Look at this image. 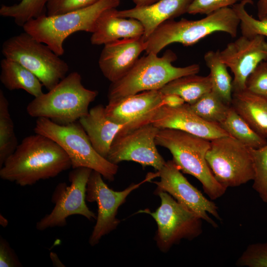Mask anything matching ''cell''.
<instances>
[{
    "label": "cell",
    "mask_w": 267,
    "mask_h": 267,
    "mask_svg": "<svg viewBox=\"0 0 267 267\" xmlns=\"http://www.w3.org/2000/svg\"><path fill=\"white\" fill-rule=\"evenodd\" d=\"M239 20L232 7H225L206 15L202 19H181L166 21L160 24L145 41L146 52L158 54L173 43L190 46L215 32L227 33L232 37L237 34Z\"/></svg>",
    "instance_id": "obj_3"
},
{
    "label": "cell",
    "mask_w": 267,
    "mask_h": 267,
    "mask_svg": "<svg viewBox=\"0 0 267 267\" xmlns=\"http://www.w3.org/2000/svg\"><path fill=\"white\" fill-rule=\"evenodd\" d=\"M159 130L151 123L122 129L114 138L107 159L117 165L123 161H130L159 171L166 161L156 147L155 137Z\"/></svg>",
    "instance_id": "obj_12"
},
{
    "label": "cell",
    "mask_w": 267,
    "mask_h": 267,
    "mask_svg": "<svg viewBox=\"0 0 267 267\" xmlns=\"http://www.w3.org/2000/svg\"><path fill=\"white\" fill-rule=\"evenodd\" d=\"M155 142L170 151L172 160L180 171L201 183L211 199H217L224 194L226 188L216 179L206 159L210 140L178 130L160 129Z\"/></svg>",
    "instance_id": "obj_5"
},
{
    "label": "cell",
    "mask_w": 267,
    "mask_h": 267,
    "mask_svg": "<svg viewBox=\"0 0 267 267\" xmlns=\"http://www.w3.org/2000/svg\"><path fill=\"white\" fill-rule=\"evenodd\" d=\"M99 0H49L46 5V15L63 14L91 5Z\"/></svg>",
    "instance_id": "obj_34"
},
{
    "label": "cell",
    "mask_w": 267,
    "mask_h": 267,
    "mask_svg": "<svg viewBox=\"0 0 267 267\" xmlns=\"http://www.w3.org/2000/svg\"><path fill=\"white\" fill-rule=\"evenodd\" d=\"M34 131L56 142L69 157L73 169L84 167L113 181L118 166L100 155L92 146L79 122L60 125L45 118H37Z\"/></svg>",
    "instance_id": "obj_7"
},
{
    "label": "cell",
    "mask_w": 267,
    "mask_h": 267,
    "mask_svg": "<svg viewBox=\"0 0 267 267\" xmlns=\"http://www.w3.org/2000/svg\"><path fill=\"white\" fill-rule=\"evenodd\" d=\"M253 3V0H243L231 6L239 18L241 34L248 37L256 35L267 37V20L256 19L245 8L247 4Z\"/></svg>",
    "instance_id": "obj_30"
},
{
    "label": "cell",
    "mask_w": 267,
    "mask_h": 267,
    "mask_svg": "<svg viewBox=\"0 0 267 267\" xmlns=\"http://www.w3.org/2000/svg\"><path fill=\"white\" fill-rule=\"evenodd\" d=\"M117 10L108 8L99 15L90 37L92 44L105 45L120 39L143 37L142 24L135 19L117 15Z\"/></svg>",
    "instance_id": "obj_20"
},
{
    "label": "cell",
    "mask_w": 267,
    "mask_h": 267,
    "mask_svg": "<svg viewBox=\"0 0 267 267\" xmlns=\"http://www.w3.org/2000/svg\"><path fill=\"white\" fill-rule=\"evenodd\" d=\"M164 95L165 105L169 107H178L185 103L183 98L177 94H168Z\"/></svg>",
    "instance_id": "obj_37"
},
{
    "label": "cell",
    "mask_w": 267,
    "mask_h": 267,
    "mask_svg": "<svg viewBox=\"0 0 267 267\" xmlns=\"http://www.w3.org/2000/svg\"><path fill=\"white\" fill-rule=\"evenodd\" d=\"M156 177H159L158 172L148 175L143 181L132 184L123 191H116L108 186L99 173L92 170L86 189L87 201L95 202L97 205L96 222L89 239L91 246L97 244L103 236L117 227L120 223L116 218L118 209L130 193L144 182L150 181Z\"/></svg>",
    "instance_id": "obj_13"
},
{
    "label": "cell",
    "mask_w": 267,
    "mask_h": 267,
    "mask_svg": "<svg viewBox=\"0 0 267 267\" xmlns=\"http://www.w3.org/2000/svg\"><path fill=\"white\" fill-rule=\"evenodd\" d=\"M220 126L231 136L248 147L258 148L267 143V138L254 131L231 106Z\"/></svg>",
    "instance_id": "obj_26"
},
{
    "label": "cell",
    "mask_w": 267,
    "mask_h": 267,
    "mask_svg": "<svg viewBox=\"0 0 267 267\" xmlns=\"http://www.w3.org/2000/svg\"><path fill=\"white\" fill-rule=\"evenodd\" d=\"M177 59L176 54L167 50L161 56L147 53L137 60L131 70L117 82L111 83L108 89V101L140 92L159 90L170 82L179 77L197 74L200 66L193 64L176 67L173 62Z\"/></svg>",
    "instance_id": "obj_4"
},
{
    "label": "cell",
    "mask_w": 267,
    "mask_h": 267,
    "mask_svg": "<svg viewBox=\"0 0 267 267\" xmlns=\"http://www.w3.org/2000/svg\"><path fill=\"white\" fill-rule=\"evenodd\" d=\"M72 167L70 160L54 141L35 134L25 137L0 168L2 179L21 186L53 178Z\"/></svg>",
    "instance_id": "obj_1"
},
{
    "label": "cell",
    "mask_w": 267,
    "mask_h": 267,
    "mask_svg": "<svg viewBox=\"0 0 267 267\" xmlns=\"http://www.w3.org/2000/svg\"><path fill=\"white\" fill-rule=\"evenodd\" d=\"M158 172L160 180L153 181L157 186V191L168 193L200 219L214 227L218 226L208 215L210 214L218 220H222L216 205L187 180L173 160L166 162Z\"/></svg>",
    "instance_id": "obj_14"
},
{
    "label": "cell",
    "mask_w": 267,
    "mask_h": 267,
    "mask_svg": "<svg viewBox=\"0 0 267 267\" xmlns=\"http://www.w3.org/2000/svg\"><path fill=\"white\" fill-rule=\"evenodd\" d=\"M163 94H175L180 96L185 103L192 104L212 90L209 75L191 74L176 79L159 89Z\"/></svg>",
    "instance_id": "obj_24"
},
{
    "label": "cell",
    "mask_w": 267,
    "mask_h": 267,
    "mask_svg": "<svg viewBox=\"0 0 267 267\" xmlns=\"http://www.w3.org/2000/svg\"><path fill=\"white\" fill-rule=\"evenodd\" d=\"M147 44L143 37L118 40L104 45L98 65L111 83L118 81L133 67Z\"/></svg>",
    "instance_id": "obj_18"
},
{
    "label": "cell",
    "mask_w": 267,
    "mask_h": 267,
    "mask_svg": "<svg viewBox=\"0 0 267 267\" xmlns=\"http://www.w3.org/2000/svg\"><path fill=\"white\" fill-rule=\"evenodd\" d=\"M50 259L53 266L54 267H65L64 265L60 261L57 255L55 253L51 252L50 254Z\"/></svg>",
    "instance_id": "obj_40"
},
{
    "label": "cell",
    "mask_w": 267,
    "mask_h": 267,
    "mask_svg": "<svg viewBox=\"0 0 267 267\" xmlns=\"http://www.w3.org/2000/svg\"><path fill=\"white\" fill-rule=\"evenodd\" d=\"M150 123L159 129L178 130L209 140L230 135L220 125L200 118L187 103L175 107L161 106L151 118Z\"/></svg>",
    "instance_id": "obj_17"
},
{
    "label": "cell",
    "mask_w": 267,
    "mask_h": 267,
    "mask_svg": "<svg viewBox=\"0 0 267 267\" xmlns=\"http://www.w3.org/2000/svg\"><path fill=\"white\" fill-rule=\"evenodd\" d=\"M18 0V1H21L22 0Z\"/></svg>",
    "instance_id": "obj_42"
},
{
    "label": "cell",
    "mask_w": 267,
    "mask_h": 267,
    "mask_svg": "<svg viewBox=\"0 0 267 267\" xmlns=\"http://www.w3.org/2000/svg\"><path fill=\"white\" fill-rule=\"evenodd\" d=\"M136 7H144L151 5L159 0H132Z\"/></svg>",
    "instance_id": "obj_39"
},
{
    "label": "cell",
    "mask_w": 267,
    "mask_h": 267,
    "mask_svg": "<svg viewBox=\"0 0 267 267\" xmlns=\"http://www.w3.org/2000/svg\"><path fill=\"white\" fill-rule=\"evenodd\" d=\"M243 0H193L189 6L187 13L205 14L219 9L229 7Z\"/></svg>",
    "instance_id": "obj_35"
},
{
    "label": "cell",
    "mask_w": 267,
    "mask_h": 267,
    "mask_svg": "<svg viewBox=\"0 0 267 267\" xmlns=\"http://www.w3.org/2000/svg\"><path fill=\"white\" fill-rule=\"evenodd\" d=\"M190 106L204 120L219 125L224 120L231 107L212 90Z\"/></svg>",
    "instance_id": "obj_28"
},
{
    "label": "cell",
    "mask_w": 267,
    "mask_h": 267,
    "mask_svg": "<svg viewBox=\"0 0 267 267\" xmlns=\"http://www.w3.org/2000/svg\"><path fill=\"white\" fill-rule=\"evenodd\" d=\"M92 171L84 167L73 169L69 174L70 185L61 182L56 186L51 198L54 207L37 222V230L64 226L67 218L74 215L83 216L89 220L96 219L95 213L86 203L87 185Z\"/></svg>",
    "instance_id": "obj_11"
},
{
    "label": "cell",
    "mask_w": 267,
    "mask_h": 267,
    "mask_svg": "<svg viewBox=\"0 0 267 267\" xmlns=\"http://www.w3.org/2000/svg\"><path fill=\"white\" fill-rule=\"evenodd\" d=\"M257 10L259 19L267 20V0H258Z\"/></svg>",
    "instance_id": "obj_38"
},
{
    "label": "cell",
    "mask_w": 267,
    "mask_h": 267,
    "mask_svg": "<svg viewBox=\"0 0 267 267\" xmlns=\"http://www.w3.org/2000/svg\"><path fill=\"white\" fill-rule=\"evenodd\" d=\"M1 53L32 72L48 90L66 76L69 69L48 46L24 31L3 42Z\"/></svg>",
    "instance_id": "obj_8"
},
{
    "label": "cell",
    "mask_w": 267,
    "mask_h": 267,
    "mask_svg": "<svg viewBox=\"0 0 267 267\" xmlns=\"http://www.w3.org/2000/svg\"><path fill=\"white\" fill-rule=\"evenodd\" d=\"M161 205L155 212L148 209L138 212L150 215L158 230L156 241L160 249L166 251L181 239H192L202 233V219L178 203L168 193L157 191Z\"/></svg>",
    "instance_id": "obj_10"
},
{
    "label": "cell",
    "mask_w": 267,
    "mask_h": 267,
    "mask_svg": "<svg viewBox=\"0 0 267 267\" xmlns=\"http://www.w3.org/2000/svg\"><path fill=\"white\" fill-rule=\"evenodd\" d=\"M206 159L216 179L226 189L254 179L250 148L230 135L210 140Z\"/></svg>",
    "instance_id": "obj_9"
},
{
    "label": "cell",
    "mask_w": 267,
    "mask_h": 267,
    "mask_svg": "<svg viewBox=\"0 0 267 267\" xmlns=\"http://www.w3.org/2000/svg\"><path fill=\"white\" fill-rule=\"evenodd\" d=\"M97 95V91L84 86L78 72H72L47 92L34 97L27 105L26 111L32 117L45 118L67 125L87 114L89 104Z\"/></svg>",
    "instance_id": "obj_2"
},
{
    "label": "cell",
    "mask_w": 267,
    "mask_h": 267,
    "mask_svg": "<svg viewBox=\"0 0 267 267\" xmlns=\"http://www.w3.org/2000/svg\"><path fill=\"white\" fill-rule=\"evenodd\" d=\"M193 0H159L144 7L117 10V15L138 20L144 28L143 38L146 41L163 22L174 19L186 13Z\"/></svg>",
    "instance_id": "obj_19"
},
{
    "label": "cell",
    "mask_w": 267,
    "mask_h": 267,
    "mask_svg": "<svg viewBox=\"0 0 267 267\" xmlns=\"http://www.w3.org/2000/svg\"><path fill=\"white\" fill-rule=\"evenodd\" d=\"M220 50H209L204 56L205 62L210 70L209 74L212 91L216 93L225 103L231 105L232 95V80L227 67L222 61Z\"/></svg>",
    "instance_id": "obj_25"
},
{
    "label": "cell",
    "mask_w": 267,
    "mask_h": 267,
    "mask_svg": "<svg viewBox=\"0 0 267 267\" xmlns=\"http://www.w3.org/2000/svg\"><path fill=\"white\" fill-rule=\"evenodd\" d=\"M18 140L9 111V102L0 89V168L17 147Z\"/></svg>",
    "instance_id": "obj_27"
},
{
    "label": "cell",
    "mask_w": 267,
    "mask_h": 267,
    "mask_svg": "<svg viewBox=\"0 0 267 267\" xmlns=\"http://www.w3.org/2000/svg\"><path fill=\"white\" fill-rule=\"evenodd\" d=\"M262 35H241L220 52L222 61L233 74L232 91L245 89L250 74L262 61L267 60V41Z\"/></svg>",
    "instance_id": "obj_15"
},
{
    "label": "cell",
    "mask_w": 267,
    "mask_h": 267,
    "mask_svg": "<svg viewBox=\"0 0 267 267\" xmlns=\"http://www.w3.org/2000/svg\"><path fill=\"white\" fill-rule=\"evenodd\" d=\"M254 171L253 188L267 203V143L258 148H250Z\"/></svg>",
    "instance_id": "obj_31"
},
{
    "label": "cell",
    "mask_w": 267,
    "mask_h": 267,
    "mask_svg": "<svg viewBox=\"0 0 267 267\" xmlns=\"http://www.w3.org/2000/svg\"><path fill=\"white\" fill-rule=\"evenodd\" d=\"M79 122L87 134L94 149L107 159L111 144L117 134L126 125L116 123L106 114L105 106L95 105Z\"/></svg>",
    "instance_id": "obj_21"
},
{
    "label": "cell",
    "mask_w": 267,
    "mask_h": 267,
    "mask_svg": "<svg viewBox=\"0 0 267 267\" xmlns=\"http://www.w3.org/2000/svg\"><path fill=\"white\" fill-rule=\"evenodd\" d=\"M245 89L267 99V60L261 62L247 78Z\"/></svg>",
    "instance_id": "obj_33"
},
{
    "label": "cell",
    "mask_w": 267,
    "mask_h": 267,
    "mask_svg": "<svg viewBox=\"0 0 267 267\" xmlns=\"http://www.w3.org/2000/svg\"><path fill=\"white\" fill-rule=\"evenodd\" d=\"M120 2V0H99L89 6L63 14L52 16L44 14L28 21L23 28L60 56L64 53L63 43L68 36L78 31L92 33L102 12L117 8Z\"/></svg>",
    "instance_id": "obj_6"
},
{
    "label": "cell",
    "mask_w": 267,
    "mask_h": 267,
    "mask_svg": "<svg viewBox=\"0 0 267 267\" xmlns=\"http://www.w3.org/2000/svg\"><path fill=\"white\" fill-rule=\"evenodd\" d=\"M163 105L164 95L160 90H151L109 100L105 111L109 119L126 125L124 129L128 130L150 123L156 111Z\"/></svg>",
    "instance_id": "obj_16"
},
{
    "label": "cell",
    "mask_w": 267,
    "mask_h": 267,
    "mask_svg": "<svg viewBox=\"0 0 267 267\" xmlns=\"http://www.w3.org/2000/svg\"><path fill=\"white\" fill-rule=\"evenodd\" d=\"M231 106L254 131L267 138V99L245 89L232 92Z\"/></svg>",
    "instance_id": "obj_22"
},
{
    "label": "cell",
    "mask_w": 267,
    "mask_h": 267,
    "mask_svg": "<svg viewBox=\"0 0 267 267\" xmlns=\"http://www.w3.org/2000/svg\"><path fill=\"white\" fill-rule=\"evenodd\" d=\"M0 80L7 89H23L34 97L44 93L40 80L19 63L4 57L0 61Z\"/></svg>",
    "instance_id": "obj_23"
},
{
    "label": "cell",
    "mask_w": 267,
    "mask_h": 267,
    "mask_svg": "<svg viewBox=\"0 0 267 267\" xmlns=\"http://www.w3.org/2000/svg\"><path fill=\"white\" fill-rule=\"evenodd\" d=\"M236 265L239 267H267V242L249 245Z\"/></svg>",
    "instance_id": "obj_32"
},
{
    "label": "cell",
    "mask_w": 267,
    "mask_h": 267,
    "mask_svg": "<svg viewBox=\"0 0 267 267\" xmlns=\"http://www.w3.org/2000/svg\"><path fill=\"white\" fill-rule=\"evenodd\" d=\"M7 222L6 219L0 215V224L3 226H6Z\"/></svg>",
    "instance_id": "obj_41"
},
{
    "label": "cell",
    "mask_w": 267,
    "mask_h": 267,
    "mask_svg": "<svg viewBox=\"0 0 267 267\" xmlns=\"http://www.w3.org/2000/svg\"><path fill=\"white\" fill-rule=\"evenodd\" d=\"M49 0H22L10 5H2L0 15L14 19L15 24L23 26L29 20L45 13Z\"/></svg>",
    "instance_id": "obj_29"
},
{
    "label": "cell",
    "mask_w": 267,
    "mask_h": 267,
    "mask_svg": "<svg viewBox=\"0 0 267 267\" xmlns=\"http://www.w3.org/2000/svg\"><path fill=\"white\" fill-rule=\"evenodd\" d=\"M22 264L8 242L3 237L0 238V267H19Z\"/></svg>",
    "instance_id": "obj_36"
}]
</instances>
